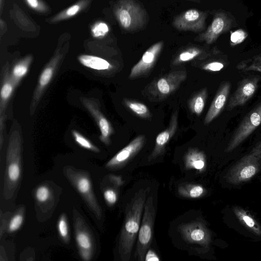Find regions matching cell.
Returning <instances> with one entry per match:
<instances>
[{"label":"cell","instance_id":"8992f818","mask_svg":"<svg viewBox=\"0 0 261 261\" xmlns=\"http://www.w3.org/2000/svg\"><path fill=\"white\" fill-rule=\"evenodd\" d=\"M260 166L261 157L251 150L229 170L225 178L227 182L234 185L247 181L258 172Z\"/></svg>","mask_w":261,"mask_h":261},{"label":"cell","instance_id":"b9f144b4","mask_svg":"<svg viewBox=\"0 0 261 261\" xmlns=\"http://www.w3.org/2000/svg\"><path fill=\"white\" fill-rule=\"evenodd\" d=\"M252 150L261 157V141L257 143Z\"/></svg>","mask_w":261,"mask_h":261},{"label":"cell","instance_id":"7bdbcfd3","mask_svg":"<svg viewBox=\"0 0 261 261\" xmlns=\"http://www.w3.org/2000/svg\"><path fill=\"white\" fill-rule=\"evenodd\" d=\"M190 1H195V2H198L199 0H190Z\"/></svg>","mask_w":261,"mask_h":261},{"label":"cell","instance_id":"60d3db41","mask_svg":"<svg viewBox=\"0 0 261 261\" xmlns=\"http://www.w3.org/2000/svg\"><path fill=\"white\" fill-rule=\"evenodd\" d=\"M80 255L81 258L86 261L90 260L92 256V251L90 250H79Z\"/></svg>","mask_w":261,"mask_h":261},{"label":"cell","instance_id":"277c9868","mask_svg":"<svg viewBox=\"0 0 261 261\" xmlns=\"http://www.w3.org/2000/svg\"><path fill=\"white\" fill-rule=\"evenodd\" d=\"M144 210L135 253V258L140 261L144 260L145 254L153 239L155 210L152 196L148 197L146 200Z\"/></svg>","mask_w":261,"mask_h":261},{"label":"cell","instance_id":"44dd1931","mask_svg":"<svg viewBox=\"0 0 261 261\" xmlns=\"http://www.w3.org/2000/svg\"><path fill=\"white\" fill-rule=\"evenodd\" d=\"M233 212L239 221L248 229L258 236H261V225L248 212L236 206Z\"/></svg>","mask_w":261,"mask_h":261},{"label":"cell","instance_id":"9c48e42d","mask_svg":"<svg viewBox=\"0 0 261 261\" xmlns=\"http://www.w3.org/2000/svg\"><path fill=\"white\" fill-rule=\"evenodd\" d=\"M177 229L182 239L188 243L207 247L211 243V232L201 221L181 224L178 226Z\"/></svg>","mask_w":261,"mask_h":261},{"label":"cell","instance_id":"d6a6232c","mask_svg":"<svg viewBox=\"0 0 261 261\" xmlns=\"http://www.w3.org/2000/svg\"><path fill=\"white\" fill-rule=\"evenodd\" d=\"M109 32V28L107 23L99 21L95 23L91 28V33L94 37L102 38Z\"/></svg>","mask_w":261,"mask_h":261},{"label":"cell","instance_id":"ac0fdd59","mask_svg":"<svg viewBox=\"0 0 261 261\" xmlns=\"http://www.w3.org/2000/svg\"><path fill=\"white\" fill-rule=\"evenodd\" d=\"M177 124L178 112L176 111L172 114L166 129L157 136L154 148L148 157V161L155 159L163 153L166 145L175 134Z\"/></svg>","mask_w":261,"mask_h":261},{"label":"cell","instance_id":"f35d334b","mask_svg":"<svg viewBox=\"0 0 261 261\" xmlns=\"http://www.w3.org/2000/svg\"><path fill=\"white\" fill-rule=\"evenodd\" d=\"M103 197L107 202L111 205L114 204L117 201L116 192L112 189H107L103 193Z\"/></svg>","mask_w":261,"mask_h":261},{"label":"cell","instance_id":"52a82bcc","mask_svg":"<svg viewBox=\"0 0 261 261\" xmlns=\"http://www.w3.org/2000/svg\"><path fill=\"white\" fill-rule=\"evenodd\" d=\"M66 176L76 189L89 208L98 219H100L102 211L92 189L89 175L85 172L75 170L71 168H66Z\"/></svg>","mask_w":261,"mask_h":261},{"label":"cell","instance_id":"83f0119b","mask_svg":"<svg viewBox=\"0 0 261 261\" xmlns=\"http://www.w3.org/2000/svg\"><path fill=\"white\" fill-rule=\"evenodd\" d=\"M123 102L124 105L137 116L144 119L151 117L150 110L145 104L127 98H124Z\"/></svg>","mask_w":261,"mask_h":261},{"label":"cell","instance_id":"cb8c5ba5","mask_svg":"<svg viewBox=\"0 0 261 261\" xmlns=\"http://www.w3.org/2000/svg\"><path fill=\"white\" fill-rule=\"evenodd\" d=\"M32 59V56H27L16 62L12 67L10 76L16 86L28 72Z\"/></svg>","mask_w":261,"mask_h":261},{"label":"cell","instance_id":"3957f363","mask_svg":"<svg viewBox=\"0 0 261 261\" xmlns=\"http://www.w3.org/2000/svg\"><path fill=\"white\" fill-rule=\"evenodd\" d=\"M114 13L120 26L127 31L140 30L147 22L145 9L136 0H119Z\"/></svg>","mask_w":261,"mask_h":261},{"label":"cell","instance_id":"2e32d148","mask_svg":"<svg viewBox=\"0 0 261 261\" xmlns=\"http://www.w3.org/2000/svg\"><path fill=\"white\" fill-rule=\"evenodd\" d=\"M145 140V135H141L137 136L110 159L107 163L106 167L114 169L123 166L142 149Z\"/></svg>","mask_w":261,"mask_h":261},{"label":"cell","instance_id":"1f68e13d","mask_svg":"<svg viewBox=\"0 0 261 261\" xmlns=\"http://www.w3.org/2000/svg\"><path fill=\"white\" fill-rule=\"evenodd\" d=\"M57 226L60 236L65 242H68L69 240V230L65 214H63L60 216Z\"/></svg>","mask_w":261,"mask_h":261},{"label":"cell","instance_id":"d590c367","mask_svg":"<svg viewBox=\"0 0 261 261\" xmlns=\"http://www.w3.org/2000/svg\"><path fill=\"white\" fill-rule=\"evenodd\" d=\"M50 195L49 189L45 186L39 187L35 192V196L37 200L40 202H44L47 200Z\"/></svg>","mask_w":261,"mask_h":261},{"label":"cell","instance_id":"ba28073f","mask_svg":"<svg viewBox=\"0 0 261 261\" xmlns=\"http://www.w3.org/2000/svg\"><path fill=\"white\" fill-rule=\"evenodd\" d=\"M261 124V102L244 117L226 148L230 152L237 148Z\"/></svg>","mask_w":261,"mask_h":261},{"label":"cell","instance_id":"f1b7e54d","mask_svg":"<svg viewBox=\"0 0 261 261\" xmlns=\"http://www.w3.org/2000/svg\"><path fill=\"white\" fill-rule=\"evenodd\" d=\"M178 191L182 196L195 198L202 195L204 192V189L200 185L187 184L179 186Z\"/></svg>","mask_w":261,"mask_h":261},{"label":"cell","instance_id":"e575fe53","mask_svg":"<svg viewBox=\"0 0 261 261\" xmlns=\"http://www.w3.org/2000/svg\"><path fill=\"white\" fill-rule=\"evenodd\" d=\"M247 36V33L242 29L231 32L230 35L231 45L233 46L242 43Z\"/></svg>","mask_w":261,"mask_h":261},{"label":"cell","instance_id":"7c38bea8","mask_svg":"<svg viewBox=\"0 0 261 261\" xmlns=\"http://www.w3.org/2000/svg\"><path fill=\"white\" fill-rule=\"evenodd\" d=\"M81 101L93 116L100 131L99 139L106 145L110 144V137L113 133V128L109 120L103 115L100 109L98 101L91 98L81 97Z\"/></svg>","mask_w":261,"mask_h":261},{"label":"cell","instance_id":"5b68a950","mask_svg":"<svg viewBox=\"0 0 261 261\" xmlns=\"http://www.w3.org/2000/svg\"><path fill=\"white\" fill-rule=\"evenodd\" d=\"M187 77L185 70L173 71L154 80L146 88L150 99L162 100L175 92Z\"/></svg>","mask_w":261,"mask_h":261},{"label":"cell","instance_id":"4316f807","mask_svg":"<svg viewBox=\"0 0 261 261\" xmlns=\"http://www.w3.org/2000/svg\"><path fill=\"white\" fill-rule=\"evenodd\" d=\"M90 2V0H81L68 9L59 13L53 17L50 21L57 22L70 18L84 9Z\"/></svg>","mask_w":261,"mask_h":261},{"label":"cell","instance_id":"603a6c76","mask_svg":"<svg viewBox=\"0 0 261 261\" xmlns=\"http://www.w3.org/2000/svg\"><path fill=\"white\" fill-rule=\"evenodd\" d=\"M208 56L209 54L201 48L197 47H190L180 53L174 59L173 64H181L197 58L204 59Z\"/></svg>","mask_w":261,"mask_h":261},{"label":"cell","instance_id":"ab89813d","mask_svg":"<svg viewBox=\"0 0 261 261\" xmlns=\"http://www.w3.org/2000/svg\"><path fill=\"white\" fill-rule=\"evenodd\" d=\"M160 260L159 257L151 249H148L145 256L144 260L145 261H159Z\"/></svg>","mask_w":261,"mask_h":261},{"label":"cell","instance_id":"d6986e66","mask_svg":"<svg viewBox=\"0 0 261 261\" xmlns=\"http://www.w3.org/2000/svg\"><path fill=\"white\" fill-rule=\"evenodd\" d=\"M2 84L0 101V117L5 118V111L8 100L11 96L14 88L17 86L10 76L9 65L6 64L1 73Z\"/></svg>","mask_w":261,"mask_h":261},{"label":"cell","instance_id":"7a4b0ae2","mask_svg":"<svg viewBox=\"0 0 261 261\" xmlns=\"http://www.w3.org/2000/svg\"><path fill=\"white\" fill-rule=\"evenodd\" d=\"M21 137L17 130L10 136L6 153L4 197L10 199L15 191L21 173Z\"/></svg>","mask_w":261,"mask_h":261},{"label":"cell","instance_id":"484cf974","mask_svg":"<svg viewBox=\"0 0 261 261\" xmlns=\"http://www.w3.org/2000/svg\"><path fill=\"white\" fill-rule=\"evenodd\" d=\"M84 66L96 70H106L111 68V64L106 60L96 56L83 55L78 57Z\"/></svg>","mask_w":261,"mask_h":261},{"label":"cell","instance_id":"d4e9b609","mask_svg":"<svg viewBox=\"0 0 261 261\" xmlns=\"http://www.w3.org/2000/svg\"><path fill=\"white\" fill-rule=\"evenodd\" d=\"M207 97V88H204L195 93L189 101L190 111L197 116L202 112Z\"/></svg>","mask_w":261,"mask_h":261},{"label":"cell","instance_id":"9a60e30c","mask_svg":"<svg viewBox=\"0 0 261 261\" xmlns=\"http://www.w3.org/2000/svg\"><path fill=\"white\" fill-rule=\"evenodd\" d=\"M258 81L259 79L256 76L247 77L242 80L229 99L227 110L245 105L255 93Z\"/></svg>","mask_w":261,"mask_h":261},{"label":"cell","instance_id":"e0dca14e","mask_svg":"<svg viewBox=\"0 0 261 261\" xmlns=\"http://www.w3.org/2000/svg\"><path fill=\"white\" fill-rule=\"evenodd\" d=\"M231 84L225 81L221 83L204 119V124L207 125L221 112L227 101Z\"/></svg>","mask_w":261,"mask_h":261},{"label":"cell","instance_id":"f546056e","mask_svg":"<svg viewBox=\"0 0 261 261\" xmlns=\"http://www.w3.org/2000/svg\"><path fill=\"white\" fill-rule=\"evenodd\" d=\"M236 68L242 71H255L261 72V55L241 61Z\"/></svg>","mask_w":261,"mask_h":261},{"label":"cell","instance_id":"4fadbf2b","mask_svg":"<svg viewBox=\"0 0 261 261\" xmlns=\"http://www.w3.org/2000/svg\"><path fill=\"white\" fill-rule=\"evenodd\" d=\"M163 41H159L148 48L140 60L131 69L129 79H134L149 73L155 63L163 46Z\"/></svg>","mask_w":261,"mask_h":261},{"label":"cell","instance_id":"8d00e7d4","mask_svg":"<svg viewBox=\"0 0 261 261\" xmlns=\"http://www.w3.org/2000/svg\"><path fill=\"white\" fill-rule=\"evenodd\" d=\"M28 6L33 9L40 12L47 10L46 6L41 0H25Z\"/></svg>","mask_w":261,"mask_h":261},{"label":"cell","instance_id":"836d02e7","mask_svg":"<svg viewBox=\"0 0 261 261\" xmlns=\"http://www.w3.org/2000/svg\"><path fill=\"white\" fill-rule=\"evenodd\" d=\"M23 221V215L20 213L16 214L10 220L8 225V231L10 232H13L17 231L21 227Z\"/></svg>","mask_w":261,"mask_h":261},{"label":"cell","instance_id":"4dcf8cb0","mask_svg":"<svg viewBox=\"0 0 261 261\" xmlns=\"http://www.w3.org/2000/svg\"><path fill=\"white\" fill-rule=\"evenodd\" d=\"M72 135L75 142L81 147L95 152L100 151L99 149L93 145L89 140L75 130H72Z\"/></svg>","mask_w":261,"mask_h":261},{"label":"cell","instance_id":"7402d4cb","mask_svg":"<svg viewBox=\"0 0 261 261\" xmlns=\"http://www.w3.org/2000/svg\"><path fill=\"white\" fill-rule=\"evenodd\" d=\"M185 160L187 168L202 170L205 167V155L197 149H189L186 153Z\"/></svg>","mask_w":261,"mask_h":261},{"label":"cell","instance_id":"8fae6325","mask_svg":"<svg viewBox=\"0 0 261 261\" xmlns=\"http://www.w3.org/2000/svg\"><path fill=\"white\" fill-rule=\"evenodd\" d=\"M233 20L224 12L216 13L206 30L196 39L199 41H204L211 44L216 41L222 34L227 33L232 25Z\"/></svg>","mask_w":261,"mask_h":261},{"label":"cell","instance_id":"6da1fadb","mask_svg":"<svg viewBox=\"0 0 261 261\" xmlns=\"http://www.w3.org/2000/svg\"><path fill=\"white\" fill-rule=\"evenodd\" d=\"M147 190L142 189L136 192L127 203L125 219L118 245L120 259L128 261L139 232L141 218L146 201Z\"/></svg>","mask_w":261,"mask_h":261},{"label":"cell","instance_id":"ffe728a7","mask_svg":"<svg viewBox=\"0 0 261 261\" xmlns=\"http://www.w3.org/2000/svg\"><path fill=\"white\" fill-rule=\"evenodd\" d=\"M75 240L79 250H93V242L89 230L78 213L74 212Z\"/></svg>","mask_w":261,"mask_h":261},{"label":"cell","instance_id":"30bf717a","mask_svg":"<svg viewBox=\"0 0 261 261\" xmlns=\"http://www.w3.org/2000/svg\"><path fill=\"white\" fill-rule=\"evenodd\" d=\"M207 16L205 12L191 9L177 16L174 19L172 25L179 31L200 32L205 28Z\"/></svg>","mask_w":261,"mask_h":261},{"label":"cell","instance_id":"5bb4252c","mask_svg":"<svg viewBox=\"0 0 261 261\" xmlns=\"http://www.w3.org/2000/svg\"><path fill=\"white\" fill-rule=\"evenodd\" d=\"M61 58V55L59 51L57 52L42 71L31 103V115L34 114L43 93L51 80Z\"/></svg>","mask_w":261,"mask_h":261},{"label":"cell","instance_id":"74e56055","mask_svg":"<svg viewBox=\"0 0 261 261\" xmlns=\"http://www.w3.org/2000/svg\"><path fill=\"white\" fill-rule=\"evenodd\" d=\"M224 67V64L220 61H212L202 66V68L206 71H219Z\"/></svg>","mask_w":261,"mask_h":261}]
</instances>
